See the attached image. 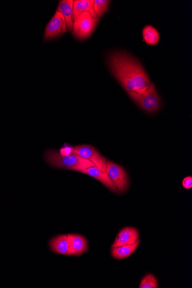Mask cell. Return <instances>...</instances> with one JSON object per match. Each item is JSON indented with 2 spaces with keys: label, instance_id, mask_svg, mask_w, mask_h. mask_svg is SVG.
<instances>
[{
  "label": "cell",
  "instance_id": "cell-1",
  "mask_svg": "<svg viewBox=\"0 0 192 288\" xmlns=\"http://www.w3.org/2000/svg\"><path fill=\"white\" fill-rule=\"evenodd\" d=\"M107 64L114 78L128 92L142 93L150 86V80L144 67L128 53L115 52L110 54Z\"/></svg>",
  "mask_w": 192,
  "mask_h": 288
},
{
  "label": "cell",
  "instance_id": "cell-2",
  "mask_svg": "<svg viewBox=\"0 0 192 288\" xmlns=\"http://www.w3.org/2000/svg\"><path fill=\"white\" fill-rule=\"evenodd\" d=\"M44 158L46 162L52 166L78 172L95 166L90 160L83 158L72 152L62 155L60 152L48 150L44 153Z\"/></svg>",
  "mask_w": 192,
  "mask_h": 288
},
{
  "label": "cell",
  "instance_id": "cell-3",
  "mask_svg": "<svg viewBox=\"0 0 192 288\" xmlns=\"http://www.w3.org/2000/svg\"><path fill=\"white\" fill-rule=\"evenodd\" d=\"M130 98L142 110L148 114L158 112L161 106L160 98L153 83L142 93L128 92Z\"/></svg>",
  "mask_w": 192,
  "mask_h": 288
},
{
  "label": "cell",
  "instance_id": "cell-4",
  "mask_svg": "<svg viewBox=\"0 0 192 288\" xmlns=\"http://www.w3.org/2000/svg\"><path fill=\"white\" fill-rule=\"evenodd\" d=\"M99 18H94L88 12H85L74 22L72 34L78 40H85L94 32Z\"/></svg>",
  "mask_w": 192,
  "mask_h": 288
},
{
  "label": "cell",
  "instance_id": "cell-5",
  "mask_svg": "<svg viewBox=\"0 0 192 288\" xmlns=\"http://www.w3.org/2000/svg\"><path fill=\"white\" fill-rule=\"evenodd\" d=\"M106 174L118 193L128 190V176L124 168L111 161H107Z\"/></svg>",
  "mask_w": 192,
  "mask_h": 288
},
{
  "label": "cell",
  "instance_id": "cell-6",
  "mask_svg": "<svg viewBox=\"0 0 192 288\" xmlns=\"http://www.w3.org/2000/svg\"><path fill=\"white\" fill-rule=\"evenodd\" d=\"M72 152L91 161L96 167L106 172L107 160L97 149L90 145H80L72 148Z\"/></svg>",
  "mask_w": 192,
  "mask_h": 288
},
{
  "label": "cell",
  "instance_id": "cell-7",
  "mask_svg": "<svg viewBox=\"0 0 192 288\" xmlns=\"http://www.w3.org/2000/svg\"><path fill=\"white\" fill-rule=\"evenodd\" d=\"M67 30L66 22L63 15L60 12L56 11L54 16L46 26L44 40L47 41L59 38L66 33Z\"/></svg>",
  "mask_w": 192,
  "mask_h": 288
},
{
  "label": "cell",
  "instance_id": "cell-8",
  "mask_svg": "<svg viewBox=\"0 0 192 288\" xmlns=\"http://www.w3.org/2000/svg\"><path fill=\"white\" fill-rule=\"evenodd\" d=\"M140 240V232L132 226H126L118 232L112 248L118 247L120 246L133 244Z\"/></svg>",
  "mask_w": 192,
  "mask_h": 288
},
{
  "label": "cell",
  "instance_id": "cell-9",
  "mask_svg": "<svg viewBox=\"0 0 192 288\" xmlns=\"http://www.w3.org/2000/svg\"><path fill=\"white\" fill-rule=\"evenodd\" d=\"M68 238L70 248L69 256H80L87 251L88 243L85 237L79 234H68Z\"/></svg>",
  "mask_w": 192,
  "mask_h": 288
},
{
  "label": "cell",
  "instance_id": "cell-10",
  "mask_svg": "<svg viewBox=\"0 0 192 288\" xmlns=\"http://www.w3.org/2000/svg\"><path fill=\"white\" fill-rule=\"evenodd\" d=\"M80 172L92 176V178L98 180V181L100 182L110 191L115 192V193H118L116 188L114 186L113 184L110 182L106 172L98 170L97 167L92 166L87 168L86 170Z\"/></svg>",
  "mask_w": 192,
  "mask_h": 288
},
{
  "label": "cell",
  "instance_id": "cell-11",
  "mask_svg": "<svg viewBox=\"0 0 192 288\" xmlns=\"http://www.w3.org/2000/svg\"><path fill=\"white\" fill-rule=\"evenodd\" d=\"M52 250L57 254L69 256L70 248L68 235H60L52 238L49 243Z\"/></svg>",
  "mask_w": 192,
  "mask_h": 288
},
{
  "label": "cell",
  "instance_id": "cell-12",
  "mask_svg": "<svg viewBox=\"0 0 192 288\" xmlns=\"http://www.w3.org/2000/svg\"><path fill=\"white\" fill-rule=\"evenodd\" d=\"M85 12H90L94 18H98L94 10V0H76L74 1V10H72V21L74 22Z\"/></svg>",
  "mask_w": 192,
  "mask_h": 288
},
{
  "label": "cell",
  "instance_id": "cell-13",
  "mask_svg": "<svg viewBox=\"0 0 192 288\" xmlns=\"http://www.w3.org/2000/svg\"><path fill=\"white\" fill-rule=\"evenodd\" d=\"M74 1L72 0H64L60 2L57 11L63 15L67 25V29L71 32L74 28V21L72 20V10Z\"/></svg>",
  "mask_w": 192,
  "mask_h": 288
},
{
  "label": "cell",
  "instance_id": "cell-14",
  "mask_svg": "<svg viewBox=\"0 0 192 288\" xmlns=\"http://www.w3.org/2000/svg\"><path fill=\"white\" fill-rule=\"evenodd\" d=\"M140 244V240L133 244H126L111 248V254L114 258L124 260L132 256Z\"/></svg>",
  "mask_w": 192,
  "mask_h": 288
},
{
  "label": "cell",
  "instance_id": "cell-15",
  "mask_svg": "<svg viewBox=\"0 0 192 288\" xmlns=\"http://www.w3.org/2000/svg\"><path fill=\"white\" fill-rule=\"evenodd\" d=\"M144 40L148 45L154 46L160 42V34L156 28L152 26H146L142 32Z\"/></svg>",
  "mask_w": 192,
  "mask_h": 288
},
{
  "label": "cell",
  "instance_id": "cell-16",
  "mask_svg": "<svg viewBox=\"0 0 192 288\" xmlns=\"http://www.w3.org/2000/svg\"><path fill=\"white\" fill-rule=\"evenodd\" d=\"M110 1L106 0H94V10L96 16L99 18L105 14L110 6Z\"/></svg>",
  "mask_w": 192,
  "mask_h": 288
},
{
  "label": "cell",
  "instance_id": "cell-17",
  "mask_svg": "<svg viewBox=\"0 0 192 288\" xmlns=\"http://www.w3.org/2000/svg\"><path fill=\"white\" fill-rule=\"evenodd\" d=\"M158 280L154 276L150 274L146 275L142 280L140 288H158Z\"/></svg>",
  "mask_w": 192,
  "mask_h": 288
},
{
  "label": "cell",
  "instance_id": "cell-18",
  "mask_svg": "<svg viewBox=\"0 0 192 288\" xmlns=\"http://www.w3.org/2000/svg\"><path fill=\"white\" fill-rule=\"evenodd\" d=\"M182 186L186 190H190L192 188V178L191 176H186L183 180Z\"/></svg>",
  "mask_w": 192,
  "mask_h": 288
}]
</instances>
